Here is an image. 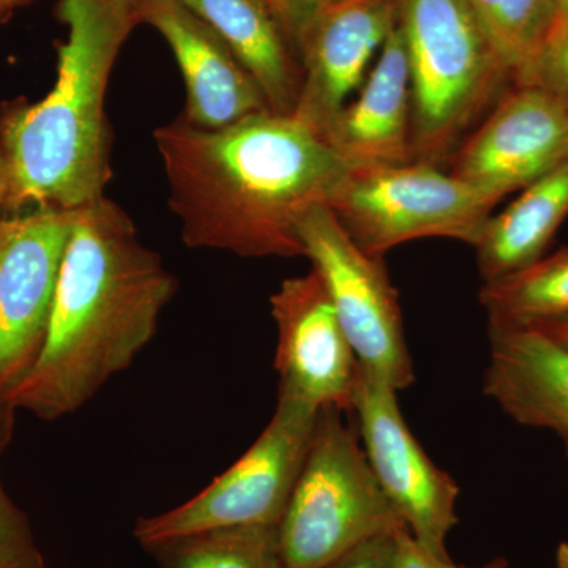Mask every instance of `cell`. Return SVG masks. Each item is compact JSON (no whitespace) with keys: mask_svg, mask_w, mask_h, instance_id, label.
Here are the masks:
<instances>
[{"mask_svg":"<svg viewBox=\"0 0 568 568\" xmlns=\"http://www.w3.org/2000/svg\"><path fill=\"white\" fill-rule=\"evenodd\" d=\"M153 138L183 244L242 257L304 256L298 224L351 170L323 136L272 111L220 130L181 114Z\"/></svg>","mask_w":568,"mask_h":568,"instance_id":"1","label":"cell"},{"mask_svg":"<svg viewBox=\"0 0 568 568\" xmlns=\"http://www.w3.org/2000/svg\"><path fill=\"white\" fill-rule=\"evenodd\" d=\"M178 280L106 196L74 211L47 338L6 403L41 420L77 413L133 364Z\"/></svg>","mask_w":568,"mask_h":568,"instance_id":"2","label":"cell"},{"mask_svg":"<svg viewBox=\"0 0 568 568\" xmlns=\"http://www.w3.org/2000/svg\"><path fill=\"white\" fill-rule=\"evenodd\" d=\"M58 17L67 40L51 91L0 111L6 215L77 211L103 197L112 178L104 102L119 52L141 22L140 0H59Z\"/></svg>","mask_w":568,"mask_h":568,"instance_id":"3","label":"cell"},{"mask_svg":"<svg viewBox=\"0 0 568 568\" xmlns=\"http://www.w3.org/2000/svg\"><path fill=\"white\" fill-rule=\"evenodd\" d=\"M413 93L414 162L447 168L514 85L467 0H402Z\"/></svg>","mask_w":568,"mask_h":568,"instance_id":"4","label":"cell"},{"mask_svg":"<svg viewBox=\"0 0 568 568\" xmlns=\"http://www.w3.org/2000/svg\"><path fill=\"white\" fill-rule=\"evenodd\" d=\"M343 414L324 407L317 417L278 525L284 568H323L366 540L406 528Z\"/></svg>","mask_w":568,"mask_h":568,"instance_id":"5","label":"cell"},{"mask_svg":"<svg viewBox=\"0 0 568 568\" xmlns=\"http://www.w3.org/2000/svg\"><path fill=\"white\" fill-rule=\"evenodd\" d=\"M500 203L495 194L424 162L351 168L327 207L364 252L443 237L473 246Z\"/></svg>","mask_w":568,"mask_h":568,"instance_id":"6","label":"cell"},{"mask_svg":"<svg viewBox=\"0 0 568 568\" xmlns=\"http://www.w3.org/2000/svg\"><path fill=\"white\" fill-rule=\"evenodd\" d=\"M321 409L278 394L274 417L253 446L189 503L140 518L134 537L151 549L209 530L278 526L308 454Z\"/></svg>","mask_w":568,"mask_h":568,"instance_id":"7","label":"cell"},{"mask_svg":"<svg viewBox=\"0 0 568 568\" xmlns=\"http://www.w3.org/2000/svg\"><path fill=\"white\" fill-rule=\"evenodd\" d=\"M298 234L304 256L323 278L358 364L396 390H405L416 375L398 293L383 256L355 244L327 205L306 213Z\"/></svg>","mask_w":568,"mask_h":568,"instance_id":"8","label":"cell"},{"mask_svg":"<svg viewBox=\"0 0 568 568\" xmlns=\"http://www.w3.org/2000/svg\"><path fill=\"white\" fill-rule=\"evenodd\" d=\"M398 390L361 365L353 410L358 437L384 495L418 544L448 558L446 540L458 523L459 488L410 433Z\"/></svg>","mask_w":568,"mask_h":568,"instance_id":"9","label":"cell"},{"mask_svg":"<svg viewBox=\"0 0 568 568\" xmlns=\"http://www.w3.org/2000/svg\"><path fill=\"white\" fill-rule=\"evenodd\" d=\"M73 220L74 211L51 207L0 220V402L44 345Z\"/></svg>","mask_w":568,"mask_h":568,"instance_id":"10","label":"cell"},{"mask_svg":"<svg viewBox=\"0 0 568 568\" xmlns=\"http://www.w3.org/2000/svg\"><path fill=\"white\" fill-rule=\"evenodd\" d=\"M568 162V104L536 84L511 85L448 160L455 178L500 201Z\"/></svg>","mask_w":568,"mask_h":568,"instance_id":"11","label":"cell"},{"mask_svg":"<svg viewBox=\"0 0 568 568\" xmlns=\"http://www.w3.org/2000/svg\"><path fill=\"white\" fill-rule=\"evenodd\" d=\"M402 0H342L320 6L295 41L302 88L295 119L324 138L361 89L399 21Z\"/></svg>","mask_w":568,"mask_h":568,"instance_id":"12","label":"cell"},{"mask_svg":"<svg viewBox=\"0 0 568 568\" xmlns=\"http://www.w3.org/2000/svg\"><path fill=\"white\" fill-rule=\"evenodd\" d=\"M278 332V394L324 409L353 410L358 364L327 287L316 271L284 280L271 297Z\"/></svg>","mask_w":568,"mask_h":568,"instance_id":"13","label":"cell"},{"mask_svg":"<svg viewBox=\"0 0 568 568\" xmlns=\"http://www.w3.org/2000/svg\"><path fill=\"white\" fill-rule=\"evenodd\" d=\"M141 22L170 44L185 82L183 118L220 130L271 111L260 85L211 26L182 0H140Z\"/></svg>","mask_w":568,"mask_h":568,"instance_id":"14","label":"cell"},{"mask_svg":"<svg viewBox=\"0 0 568 568\" xmlns=\"http://www.w3.org/2000/svg\"><path fill=\"white\" fill-rule=\"evenodd\" d=\"M324 140L351 168L414 162L413 93L399 21Z\"/></svg>","mask_w":568,"mask_h":568,"instance_id":"15","label":"cell"},{"mask_svg":"<svg viewBox=\"0 0 568 568\" xmlns=\"http://www.w3.org/2000/svg\"><path fill=\"white\" fill-rule=\"evenodd\" d=\"M484 394L508 417L549 429L568 458V351L523 325H489Z\"/></svg>","mask_w":568,"mask_h":568,"instance_id":"16","label":"cell"},{"mask_svg":"<svg viewBox=\"0 0 568 568\" xmlns=\"http://www.w3.org/2000/svg\"><path fill=\"white\" fill-rule=\"evenodd\" d=\"M231 48L276 114H293L302 88L297 48L268 0H182Z\"/></svg>","mask_w":568,"mask_h":568,"instance_id":"17","label":"cell"},{"mask_svg":"<svg viewBox=\"0 0 568 568\" xmlns=\"http://www.w3.org/2000/svg\"><path fill=\"white\" fill-rule=\"evenodd\" d=\"M568 219V162L521 190L517 200L493 213L474 250L484 283L525 271L547 254Z\"/></svg>","mask_w":568,"mask_h":568,"instance_id":"18","label":"cell"},{"mask_svg":"<svg viewBox=\"0 0 568 568\" xmlns=\"http://www.w3.org/2000/svg\"><path fill=\"white\" fill-rule=\"evenodd\" d=\"M514 85L528 84L547 47L558 0H467Z\"/></svg>","mask_w":568,"mask_h":568,"instance_id":"19","label":"cell"},{"mask_svg":"<svg viewBox=\"0 0 568 568\" xmlns=\"http://www.w3.org/2000/svg\"><path fill=\"white\" fill-rule=\"evenodd\" d=\"M489 325H529L568 315V246L525 271L481 284Z\"/></svg>","mask_w":568,"mask_h":568,"instance_id":"20","label":"cell"},{"mask_svg":"<svg viewBox=\"0 0 568 568\" xmlns=\"http://www.w3.org/2000/svg\"><path fill=\"white\" fill-rule=\"evenodd\" d=\"M149 551L162 568H284L278 526L209 530Z\"/></svg>","mask_w":568,"mask_h":568,"instance_id":"21","label":"cell"},{"mask_svg":"<svg viewBox=\"0 0 568 568\" xmlns=\"http://www.w3.org/2000/svg\"><path fill=\"white\" fill-rule=\"evenodd\" d=\"M528 84L540 85L568 104V28L548 41Z\"/></svg>","mask_w":568,"mask_h":568,"instance_id":"22","label":"cell"},{"mask_svg":"<svg viewBox=\"0 0 568 568\" xmlns=\"http://www.w3.org/2000/svg\"><path fill=\"white\" fill-rule=\"evenodd\" d=\"M394 568H467L452 562L450 558H439L426 551L420 544L410 536L406 528L396 530ZM477 568H508L506 559H495L487 566Z\"/></svg>","mask_w":568,"mask_h":568,"instance_id":"23","label":"cell"},{"mask_svg":"<svg viewBox=\"0 0 568 568\" xmlns=\"http://www.w3.org/2000/svg\"><path fill=\"white\" fill-rule=\"evenodd\" d=\"M395 534L366 540L323 568H394Z\"/></svg>","mask_w":568,"mask_h":568,"instance_id":"24","label":"cell"},{"mask_svg":"<svg viewBox=\"0 0 568 568\" xmlns=\"http://www.w3.org/2000/svg\"><path fill=\"white\" fill-rule=\"evenodd\" d=\"M268 2L274 7L280 21L283 22L284 29L295 44L317 6L312 0H268Z\"/></svg>","mask_w":568,"mask_h":568,"instance_id":"25","label":"cell"},{"mask_svg":"<svg viewBox=\"0 0 568 568\" xmlns=\"http://www.w3.org/2000/svg\"><path fill=\"white\" fill-rule=\"evenodd\" d=\"M537 331L538 334L547 336L556 345L568 351V315L559 317H549V320L537 321V323L523 325Z\"/></svg>","mask_w":568,"mask_h":568,"instance_id":"26","label":"cell"},{"mask_svg":"<svg viewBox=\"0 0 568 568\" xmlns=\"http://www.w3.org/2000/svg\"><path fill=\"white\" fill-rule=\"evenodd\" d=\"M568 28V0H558V14H556L555 28H552L549 40L555 39L560 32ZM548 40V41H549Z\"/></svg>","mask_w":568,"mask_h":568,"instance_id":"27","label":"cell"},{"mask_svg":"<svg viewBox=\"0 0 568 568\" xmlns=\"http://www.w3.org/2000/svg\"><path fill=\"white\" fill-rule=\"evenodd\" d=\"M3 200H6V162H3L2 148H0V220L6 215Z\"/></svg>","mask_w":568,"mask_h":568,"instance_id":"28","label":"cell"},{"mask_svg":"<svg viewBox=\"0 0 568 568\" xmlns=\"http://www.w3.org/2000/svg\"><path fill=\"white\" fill-rule=\"evenodd\" d=\"M26 2H29V0H0V22L7 20L11 11L18 9V7Z\"/></svg>","mask_w":568,"mask_h":568,"instance_id":"29","label":"cell"},{"mask_svg":"<svg viewBox=\"0 0 568 568\" xmlns=\"http://www.w3.org/2000/svg\"><path fill=\"white\" fill-rule=\"evenodd\" d=\"M556 568H568V544H560L556 555Z\"/></svg>","mask_w":568,"mask_h":568,"instance_id":"30","label":"cell"},{"mask_svg":"<svg viewBox=\"0 0 568 568\" xmlns=\"http://www.w3.org/2000/svg\"><path fill=\"white\" fill-rule=\"evenodd\" d=\"M315 6H328V3L342 2V0H312Z\"/></svg>","mask_w":568,"mask_h":568,"instance_id":"31","label":"cell"}]
</instances>
